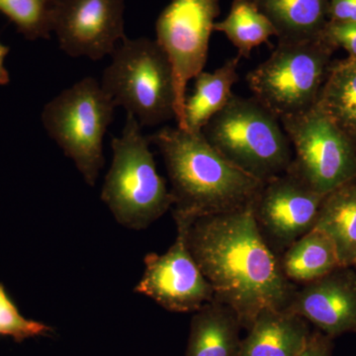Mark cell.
<instances>
[{
	"label": "cell",
	"mask_w": 356,
	"mask_h": 356,
	"mask_svg": "<svg viewBox=\"0 0 356 356\" xmlns=\"http://www.w3.org/2000/svg\"><path fill=\"white\" fill-rule=\"evenodd\" d=\"M186 242L214 292L243 329L264 310H286L296 292L257 229L252 204L187 222Z\"/></svg>",
	"instance_id": "obj_1"
},
{
	"label": "cell",
	"mask_w": 356,
	"mask_h": 356,
	"mask_svg": "<svg viewBox=\"0 0 356 356\" xmlns=\"http://www.w3.org/2000/svg\"><path fill=\"white\" fill-rule=\"evenodd\" d=\"M147 138L165 161L175 221L248 207L264 185L218 153L202 132L165 127Z\"/></svg>",
	"instance_id": "obj_2"
},
{
	"label": "cell",
	"mask_w": 356,
	"mask_h": 356,
	"mask_svg": "<svg viewBox=\"0 0 356 356\" xmlns=\"http://www.w3.org/2000/svg\"><path fill=\"white\" fill-rule=\"evenodd\" d=\"M202 134L232 165L264 184L291 165V143L280 119L254 96L234 95Z\"/></svg>",
	"instance_id": "obj_3"
},
{
	"label": "cell",
	"mask_w": 356,
	"mask_h": 356,
	"mask_svg": "<svg viewBox=\"0 0 356 356\" xmlns=\"http://www.w3.org/2000/svg\"><path fill=\"white\" fill-rule=\"evenodd\" d=\"M149 144L137 118L127 113L122 135L112 139L113 161L102 191V200L115 220L136 231L149 228L173 204Z\"/></svg>",
	"instance_id": "obj_4"
},
{
	"label": "cell",
	"mask_w": 356,
	"mask_h": 356,
	"mask_svg": "<svg viewBox=\"0 0 356 356\" xmlns=\"http://www.w3.org/2000/svg\"><path fill=\"white\" fill-rule=\"evenodd\" d=\"M111 57L100 86L115 106L134 115L140 127H154L175 119V74L156 40L126 37Z\"/></svg>",
	"instance_id": "obj_5"
},
{
	"label": "cell",
	"mask_w": 356,
	"mask_h": 356,
	"mask_svg": "<svg viewBox=\"0 0 356 356\" xmlns=\"http://www.w3.org/2000/svg\"><path fill=\"white\" fill-rule=\"evenodd\" d=\"M115 108L100 83L88 76L63 90L42 112L47 133L90 186H95L105 163L103 139Z\"/></svg>",
	"instance_id": "obj_6"
},
{
	"label": "cell",
	"mask_w": 356,
	"mask_h": 356,
	"mask_svg": "<svg viewBox=\"0 0 356 356\" xmlns=\"http://www.w3.org/2000/svg\"><path fill=\"white\" fill-rule=\"evenodd\" d=\"M332 48L325 36L278 42L269 58L248 72L252 96L280 120L312 108L329 74Z\"/></svg>",
	"instance_id": "obj_7"
},
{
	"label": "cell",
	"mask_w": 356,
	"mask_h": 356,
	"mask_svg": "<svg viewBox=\"0 0 356 356\" xmlns=\"http://www.w3.org/2000/svg\"><path fill=\"white\" fill-rule=\"evenodd\" d=\"M294 147L290 168L320 193L356 180V146L317 106L280 119Z\"/></svg>",
	"instance_id": "obj_8"
},
{
	"label": "cell",
	"mask_w": 356,
	"mask_h": 356,
	"mask_svg": "<svg viewBox=\"0 0 356 356\" xmlns=\"http://www.w3.org/2000/svg\"><path fill=\"white\" fill-rule=\"evenodd\" d=\"M219 14L220 0H172L156 19V41L168 56L175 74V120L181 130L187 83L204 70Z\"/></svg>",
	"instance_id": "obj_9"
},
{
	"label": "cell",
	"mask_w": 356,
	"mask_h": 356,
	"mask_svg": "<svg viewBox=\"0 0 356 356\" xmlns=\"http://www.w3.org/2000/svg\"><path fill=\"white\" fill-rule=\"evenodd\" d=\"M325 196L290 166L264 182L252 203V214L262 238L276 257L315 228Z\"/></svg>",
	"instance_id": "obj_10"
},
{
	"label": "cell",
	"mask_w": 356,
	"mask_h": 356,
	"mask_svg": "<svg viewBox=\"0 0 356 356\" xmlns=\"http://www.w3.org/2000/svg\"><path fill=\"white\" fill-rule=\"evenodd\" d=\"M177 236L165 254L145 257V271L135 292L172 313H195L214 299V292L186 242L188 221H175Z\"/></svg>",
	"instance_id": "obj_11"
},
{
	"label": "cell",
	"mask_w": 356,
	"mask_h": 356,
	"mask_svg": "<svg viewBox=\"0 0 356 356\" xmlns=\"http://www.w3.org/2000/svg\"><path fill=\"white\" fill-rule=\"evenodd\" d=\"M124 13L125 0H58L51 29L70 57L99 60L127 37Z\"/></svg>",
	"instance_id": "obj_12"
},
{
	"label": "cell",
	"mask_w": 356,
	"mask_h": 356,
	"mask_svg": "<svg viewBox=\"0 0 356 356\" xmlns=\"http://www.w3.org/2000/svg\"><path fill=\"white\" fill-rule=\"evenodd\" d=\"M286 310L334 337L356 332V269L341 266L297 289Z\"/></svg>",
	"instance_id": "obj_13"
},
{
	"label": "cell",
	"mask_w": 356,
	"mask_h": 356,
	"mask_svg": "<svg viewBox=\"0 0 356 356\" xmlns=\"http://www.w3.org/2000/svg\"><path fill=\"white\" fill-rule=\"evenodd\" d=\"M248 332L238 356H299L311 336L308 322L288 310L262 311Z\"/></svg>",
	"instance_id": "obj_14"
},
{
	"label": "cell",
	"mask_w": 356,
	"mask_h": 356,
	"mask_svg": "<svg viewBox=\"0 0 356 356\" xmlns=\"http://www.w3.org/2000/svg\"><path fill=\"white\" fill-rule=\"evenodd\" d=\"M242 329L235 312L214 298L192 317L186 356H238Z\"/></svg>",
	"instance_id": "obj_15"
},
{
	"label": "cell",
	"mask_w": 356,
	"mask_h": 356,
	"mask_svg": "<svg viewBox=\"0 0 356 356\" xmlns=\"http://www.w3.org/2000/svg\"><path fill=\"white\" fill-rule=\"evenodd\" d=\"M275 28L278 42L324 37L330 0H252Z\"/></svg>",
	"instance_id": "obj_16"
},
{
	"label": "cell",
	"mask_w": 356,
	"mask_h": 356,
	"mask_svg": "<svg viewBox=\"0 0 356 356\" xmlns=\"http://www.w3.org/2000/svg\"><path fill=\"white\" fill-rule=\"evenodd\" d=\"M240 57L227 60L214 72H201L194 77V90L184 104V130L202 132L203 128L233 97L234 84L238 81Z\"/></svg>",
	"instance_id": "obj_17"
},
{
	"label": "cell",
	"mask_w": 356,
	"mask_h": 356,
	"mask_svg": "<svg viewBox=\"0 0 356 356\" xmlns=\"http://www.w3.org/2000/svg\"><path fill=\"white\" fill-rule=\"evenodd\" d=\"M278 261L281 271L293 284L305 285L343 266L334 243L316 228L293 243Z\"/></svg>",
	"instance_id": "obj_18"
},
{
	"label": "cell",
	"mask_w": 356,
	"mask_h": 356,
	"mask_svg": "<svg viewBox=\"0 0 356 356\" xmlns=\"http://www.w3.org/2000/svg\"><path fill=\"white\" fill-rule=\"evenodd\" d=\"M315 228L334 243L341 266H353L356 259V180L325 196Z\"/></svg>",
	"instance_id": "obj_19"
},
{
	"label": "cell",
	"mask_w": 356,
	"mask_h": 356,
	"mask_svg": "<svg viewBox=\"0 0 356 356\" xmlns=\"http://www.w3.org/2000/svg\"><path fill=\"white\" fill-rule=\"evenodd\" d=\"M315 105L356 146V58L331 65Z\"/></svg>",
	"instance_id": "obj_20"
},
{
	"label": "cell",
	"mask_w": 356,
	"mask_h": 356,
	"mask_svg": "<svg viewBox=\"0 0 356 356\" xmlns=\"http://www.w3.org/2000/svg\"><path fill=\"white\" fill-rule=\"evenodd\" d=\"M213 30L222 33L233 44L240 58H250L252 51L276 37L275 28L252 0H234L224 20Z\"/></svg>",
	"instance_id": "obj_21"
},
{
	"label": "cell",
	"mask_w": 356,
	"mask_h": 356,
	"mask_svg": "<svg viewBox=\"0 0 356 356\" xmlns=\"http://www.w3.org/2000/svg\"><path fill=\"white\" fill-rule=\"evenodd\" d=\"M58 0H0V13L26 39L51 38V21Z\"/></svg>",
	"instance_id": "obj_22"
},
{
	"label": "cell",
	"mask_w": 356,
	"mask_h": 356,
	"mask_svg": "<svg viewBox=\"0 0 356 356\" xmlns=\"http://www.w3.org/2000/svg\"><path fill=\"white\" fill-rule=\"evenodd\" d=\"M51 327L21 315L6 288L0 283V336L13 337L17 343L31 337L48 336Z\"/></svg>",
	"instance_id": "obj_23"
},
{
	"label": "cell",
	"mask_w": 356,
	"mask_h": 356,
	"mask_svg": "<svg viewBox=\"0 0 356 356\" xmlns=\"http://www.w3.org/2000/svg\"><path fill=\"white\" fill-rule=\"evenodd\" d=\"M324 36L332 46L341 47L350 54V58H356V22L330 21Z\"/></svg>",
	"instance_id": "obj_24"
},
{
	"label": "cell",
	"mask_w": 356,
	"mask_h": 356,
	"mask_svg": "<svg viewBox=\"0 0 356 356\" xmlns=\"http://www.w3.org/2000/svg\"><path fill=\"white\" fill-rule=\"evenodd\" d=\"M330 21L356 22V0H330Z\"/></svg>",
	"instance_id": "obj_25"
},
{
	"label": "cell",
	"mask_w": 356,
	"mask_h": 356,
	"mask_svg": "<svg viewBox=\"0 0 356 356\" xmlns=\"http://www.w3.org/2000/svg\"><path fill=\"white\" fill-rule=\"evenodd\" d=\"M332 339L322 332H311L305 348L299 356H332Z\"/></svg>",
	"instance_id": "obj_26"
},
{
	"label": "cell",
	"mask_w": 356,
	"mask_h": 356,
	"mask_svg": "<svg viewBox=\"0 0 356 356\" xmlns=\"http://www.w3.org/2000/svg\"><path fill=\"white\" fill-rule=\"evenodd\" d=\"M9 51H10L9 47L0 43V86H6L10 81L8 72L3 65L4 58L8 55Z\"/></svg>",
	"instance_id": "obj_27"
},
{
	"label": "cell",
	"mask_w": 356,
	"mask_h": 356,
	"mask_svg": "<svg viewBox=\"0 0 356 356\" xmlns=\"http://www.w3.org/2000/svg\"><path fill=\"white\" fill-rule=\"evenodd\" d=\"M351 266L355 267V268L356 269V259H355V261H353V266Z\"/></svg>",
	"instance_id": "obj_28"
}]
</instances>
